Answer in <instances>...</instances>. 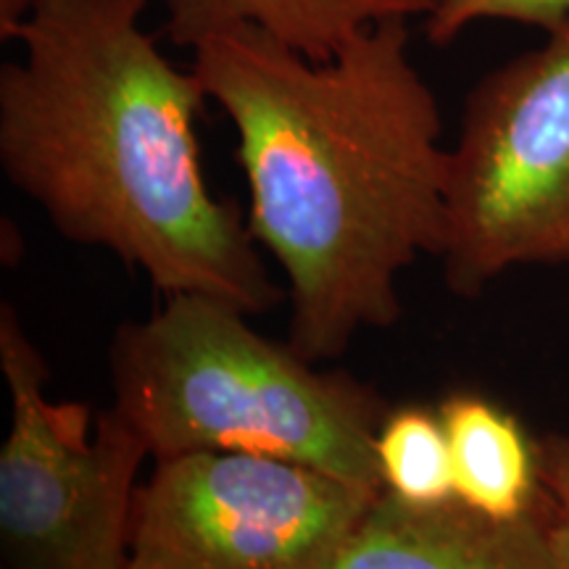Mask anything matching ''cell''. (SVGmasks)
<instances>
[{
    "mask_svg": "<svg viewBox=\"0 0 569 569\" xmlns=\"http://www.w3.org/2000/svg\"><path fill=\"white\" fill-rule=\"evenodd\" d=\"M409 21L377 19L327 61L251 24L193 51L206 96L238 132L248 227L288 277V343L315 365L396 325L401 274L443 253L451 151L409 56Z\"/></svg>",
    "mask_w": 569,
    "mask_h": 569,
    "instance_id": "6da1fadb",
    "label": "cell"
},
{
    "mask_svg": "<svg viewBox=\"0 0 569 569\" xmlns=\"http://www.w3.org/2000/svg\"><path fill=\"white\" fill-rule=\"evenodd\" d=\"M148 0H38L0 67V167L71 243L167 296L264 315L282 290L234 203L211 193L196 124L209 96L142 30Z\"/></svg>",
    "mask_w": 569,
    "mask_h": 569,
    "instance_id": "7a4b0ae2",
    "label": "cell"
},
{
    "mask_svg": "<svg viewBox=\"0 0 569 569\" xmlns=\"http://www.w3.org/2000/svg\"><path fill=\"white\" fill-rule=\"evenodd\" d=\"M209 296H169L111 346L113 409L159 461L256 453L382 493L377 430L388 409L365 382L325 372Z\"/></svg>",
    "mask_w": 569,
    "mask_h": 569,
    "instance_id": "3957f363",
    "label": "cell"
},
{
    "mask_svg": "<svg viewBox=\"0 0 569 569\" xmlns=\"http://www.w3.org/2000/svg\"><path fill=\"white\" fill-rule=\"evenodd\" d=\"M440 261L465 298L515 267L569 261V17L469 90Z\"/></svg>",
    "mask_w": 569,
    "mask_h": 569,
    "instance_id": "277c9868",
    "label": "cell"
},
{
    "mask_svg": "<svg viewBox=\"0 0 569 569\" xmlns=\"http://www.w3.org/2000/svg\"><path fill=\"white\" fill-rule=\"evenodd\" d=\"M11 425L0 448L6 569H127L138 472L151 453L117 409L51 401V377L17 309L0 306Z\"/></svg>",
    "mask_w": 569,
    "mask_h": 569,
    "instance_id": "5b68a950",
    "label": "cell"
},
{
    "mask_svg": "<svg viewBox=\"0 0 569 569\" xmlns=\"http://www.w3.org/2000/svg\"><path fill=\"white\" fill-rule=\"evenodd\" d=\"M375 490L296 461L196 451L156 461L138 488L140 569H332Z\"/></svg>",
    "mask_w": 569,
    "mask_h": 569,
    "instance_id": "8992f818",
    "label": "cell"
},
{
    "mask_svg": "<svg viewBox=\"0 0 569 569\" xmlns=\"http://www.w3.org/2000/svg\"><path fill=\"white\" fill-rule=\"evenodd\" d=\"M332 569H557L543 496L517 519L461 501L415 507L382 490Z\"/></svg>",
    "mask_w": 569,
    "mask_h": 569,
    "instance_id": "52a82bcc",
    "label": "cell"
},
{
    "mask_svg": "<svg viewBox=\"0 0 569 569\" xmlns=\"http://www.w3.org/2000/svg\"><path fill=\"white\" fill-rule=\"evenodd\" d=\"M453 461L457 501L496 519H517L538 507V440L519 419L475 390H457L438 407Z\"/></svg>",
    "mask_w": 569,
    "mask_h": 569,
    "instance_id": "ba28073f",
    "label": "cell"
},
{
    "mask_svg": "<svg viewBox=\"0 0 569 569\" xmlns=\"http://www.w3.org/2000/svg\"><path fill=\"white\" fill-rule=\"evenodd\" d=\"M167 34L196 51L211 34L259 27L315 61H327L343 42L377 19H425L438 0H161Z\"/></svg>",
    "mask_w": 569,
    "mask_h": 569,
    "instance_id": "9c48e42d",
    "label": "cell"
},
{
    "mask_svg": "<svg viewBox=\"0 0 569 569\" xmlns=\"http://www.w3.org/2000/svg\"><path fill=\"white\" fill-rule=\"evenodd\" d=\"M375 448L388 493L415 507L457 501L451 446L438 411L417 403L388 411Z\"/></svg>",
    "mask_w": 569,
    "mask_h": 569,
    "instance_id": "30bf717a",
    "label": "cell"
},
{
    "mask_svg": "<svg viewBox=\"0 0 569 569\" xmlns=\"http://www.w3.org/2000/svg\"><path fill=\"white\" fill-rule=\"evenodd\" d=\"M569 17V0H438L425 21L432 46L446 48L482 21H511L549 32Z\"/></svg>",
    "mask_w": 569,
    "mask_h": 569,
    "instance_id": "8fae6325",
    "label": "cell"
},
{
    "mask_svg": "<svg viewBox=\"0 0 569 569\" xmlns=\"http://www.w3.org/2000/svg\"><path fill=\"white\" fill-rule=\"evenodd\" d=\"M538 457L553 567L569 569V438L557 432L543 436L538 440Z\"/></svg>",
    "mask_w": 569,
    "mask_h": 569,
    "instance_id": "7c38bea8",
    "label": "cell"
},
{
    "mask_svg": "<svg viewBox=\"0 0 569 569\" xmlns=\"http://www.w3.org/2000/svg\"><path fill=\"white\" fill-rule=\"evenodd\" d=\"M38 0H0V40L17 42Z\"/></svg>",
    "mask_w": 569,
    "mask_h": 569,
    "instance_id": "4fadbf2b",
    "label": "cell"
},
{
    "mask_svg": "<svg viewBox=\"0 0 569 569\" xmlns=\"http://www.w3.org/2000/svg\"><path fill=\"white\" fill-rule=\"evenodd\" d=\"M127 569H140V567H134V565H130V567H127Z\"/></svg>",
    "mask_w": 569,
    "mask_h": 569,
    "instance_id": "5bb4252c",
    "label": "cell"
}]
</instances>
